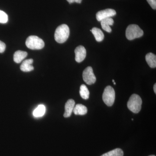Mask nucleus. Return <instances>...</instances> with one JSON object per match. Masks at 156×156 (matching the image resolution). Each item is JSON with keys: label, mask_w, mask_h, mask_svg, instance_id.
Here are the masks:
<instances>
[{"label": "nucleus", "mask_w": 156, "mask_h": 156, "mask_svg": "<svg viewBox=\"0 0 156 156\" xmlns=\"http://www.w3.org/2000/svg\"><path fill=\"white\" fill-rule=\"evenodd\" d=\"M83 77L84 82L88 85H92L96 82V77L91 66H88L85 69L83 72Z\"/></svg>", "instance_id": "6"}, {"label": "nucleus", "mask_w": 156, "mask_h": 156, "mask_svg": "<svg viewBox=\"0 0 156 156\" xmlns=\"http://www.w3.org/2000/svg\"><path fill=\"white\" fill-rule=\"evenodd\" d=\"M131 120H132V121H133V120H134V119H131Z\"/></svg>", "instance_id": "27"}, {"label": "nucleus", "mask_w": 156, "mask_h": 156, "mask_svg": "<svg viewBox=\"0 0 156 156\" xmlns=\"http://www.w3.org/2000/svg\"><path fill=\"white\" fill-rule=\"evenodd\" d=\"M74 113L76 115H86L88 112L87 107L80 104H78L75 105L73 111Z\"/></svg>", "instance_id": "12"}, {"label": "nucleus", "mask_w": 156, "mask_h": 156, "mask_svg": "<svg viewBox=\"0 0 156 156\" xmlns=\"http://www.w3.org/2000/svg\"><path fill=\"white\" fill-rule=\"evenodd\" d=\"M101 23L104 30L107 32H111L112 29L110 27V26L113 25L114 23V20L111 17L103 20L101 21Z\"/></svg>", "instance_id": "11"}, {"label": "nucleus", "mask_w": 156, "mask_h": 156, "mask_svg": "<svg viewBox=\"0 0 156 156\" xmlns=\"http://www.w3.org/2000/svg\"><path fill=\"white\" fill-rule=\"evenodd\" d=\"M114 85H116V83H115V82H114Z\"/></svg>", "instance_id": "24"}, {"label": "nucleus", "mask_w": 156, "mask_h": 156, "mask_svg": "<svg viewBox=\"0 0 156 156\" xmlns=\"http://www.w3.org/2000/svg\"><path fill=\"white\" fill-rule=\"evenodd\" d=\"M45 112L46 107L43 105H40L34 111L33 114L36 118H39L43 116L44 115Z\"/></svg>", "instance_id": "16"}, {"label": "nucleus", "mask_w": 156, "mask_h": 156, "mask_svg": "<svg viewBox=\"0 0 156 156\" xmlns=\"http://www.w3.org/2000/svg\"><path fill=\"white\" fill-rule=\"evenodd\" d=\"M142 101L140 96L136 94L131 95L129 98L127 106L128 108L134 113H138L141 108Z\"/></svg>", "instance_id": "2"}, {"label": "nucleus", "mask_w": 156, "mask_h": 156, "mask_svg": "<svg viewBox=\"0 0 156 156\" xmlns=\"http://www.w3.org/2000/svg\"><path fill=\"white\" fill-rule=\"evenodd\" d=\"M27 56V53L25 51L18 50L14 53V61L17 63H20Z\"/></svg>", "instance_id": "13"}, {"label": "nucleus", "mask_w": 156, "mask_h": 156, "mask_svg": "<svg viewBox=\"0 0 156 156\" xmlns=\"http://www.w3.org/2000/svg\"><path fill=\"white\" fill-rule=\"evenodd\" d=\"M116 14V12L114 9H106L98 12L96 14V19L98 21H101L104 19L113 17Z\"/></svg>", "instance_id": "7"}, {"label": "nucleus", "mask_w": 156, "mask_h": 156, "mask_svg": "<svg viewBox=\"0 0 156 156\" xmlns=\"http://www.w3.org/2000/svg\"><path fill=\"white\" fill-rule=\"evenodd\" d=\"M27 47L33 50H41L44 47L45 44L43 40L36 36H30L26 41Z\"/></svg>", "instance_id": "3"}, {"label": "nucleus", "mask_w": 156, "mask_h": 156, "mask_svg": "<svg viewBox=\"0 0 156 156\" xmlns=\"http://www.w3.org/2000/svg\"><path fill=\"white\" fill-rule=\"evenodd\" d=\"M154 90L155 93H156V84H155L154 86Z\"/></svg>", "instance_id": "23"}, {"label": "nucleus", "mask_w": 156, "mask_h": 156, "mask_svg": "<svg viewBox=\"0 0 156 156\" xmlns=\"http://www.w3.org/2000/svg\"><path fill=\"white\" fill-rule=\"evenodd\" d=\"M75 105V102L72 99L67 101L65 106V112L63 116L65 118H68L71 115L74 108Z\"/></svg>", "instance_id": "9"}, {"label": "nucleus", "mask_w": 156, "mask_h": 156, "mask_svg": "<svg viewBox=\"0 0 156 156\" xmlns=\"http://www.w3.org/2000/svg\"><path fill=\"white\" fill-rule=\"evenodd\" d=\"M147 62L152 68L156 67V56L155 54L152 53H147L145 56Z\"/></svg>", "instance_id": "14"}, {"label": "nucleus", "mask_w": 156, "mask_h": 156, "mask_svg": "<svg viewBox=\"0 0 156 156\" xmlns=\"http://www.w3.org/2000/svg\"><path fill=\"white\" fill-rule=\"evenodd\" d=\"M76 61L78 62H81L85 59L87 55V51L83 46H79L75 50Z\"/></svg>", "instance_id": "8"}, {"label": "nucleus", "mask_w": 156, "mask_h": 156, "mask_svg": "<svg viewBox=\"0 0 156 156\" xmlns=\"http://www.w3.org/2000/svg\"><path fill=\"white\" fill-rule=\"evenodd\" d=\"M124 152L121 149L116 148L103 154L101 156H123Z\"/></svg>", "instance_id": "18"}, {"label": "nucleus", "mask_w": 156, "mask_h": 156, "mask_svg": "<svg viewBox=\"0 0 156 156\" xmlns=\"http://www.w3.org/2000/svg\"><path fill=\"white\" fill-rule=\"evenodd\" d=\"M80 95L81 97L84 99L87 100L89 98V89L85 85H82L80 88Z\"/></svg>", "instance_id": "17"}, {"label": "nucleus", "mask_w": 156, "mask_h": 156, "mask_svg": "<svg viewBox=\"0 0 156 156\" xmlns=\"http://www.w3.org/2000/svg\"><path fill=\"white\" fill-rule=\"evenodd\" d=\"M6 49V45L4 42L0 41V53L5 52Z\"/></svg>", "instance_id": "21"}, {"label": "nucleus", "mask_w": 156, "mask_h": 156, "mask_svg": "<svg viewBox=\"0 0 156 156\" xmlns=\"http://www.w3.org/2000/svg\"><path fill=\"white\" fill-rule=\"evenodd\" d=\"M151 7L154 10L156 9V0H147Z\"/></svg>", "instance_id": "20"}, {"label": "nucleus", "mask_w": 156, "mask_h": 156, "mask_svg": "<svg viewBox=\"0 0 156 156\" xmlns=\"http://www.w3.org/2000/svg\"><path fill=\"white\" fill-rule=\"evenodd\" d=\"M156 156L154 155H150V156Z\"/></svg>", "instance_id": "25"}, {"label": "nucleus", "mask_w": 156, "mask_h": 156, "mask_svg": "<svg viewBox=\"0 0 156 156\" xmlns=\"http://www.w3.org/2000/svg\"><path fill=\"white\" fill-rule=\"evenodd\" d=\"M69 4H72L73 3H77L80 4L82 2V0H66Z\"/></svg>", "instance_id": "22"}, {"label": "nucleus", "mask_w": 156, "mask_h": 156, "mask_svg": "<svg viewBox=\"0 0 156 156\" xmlns=\"http://www.w3.org/2000/svg\"><path fill=\"white\" fill-rule=\"evenodd\" d=\"M33 63V59L32 58L26 59L23 61L20 66V70L24 72L32 71L34 69V66H32Z\"/></svg>", "instance_id": "10"}, {"label": "nucleus", "mask_w": 156, "mask_h": 156, "mask_svg": "<svg viewBox=\"0 0 156 156\" xmlns=\"http://www.w3.org/2000/svg\"><path fill=\"white\" fill-rule=\"evenodd\" d=\"M115 98L114 89L111 86H107L104 91L102 99L107 106H111L113 105Z\"/></svg>", "instance_id": "5"}, {"label": "nucleus", "mask_w": 156, "mask_h": 156, "mask_svg": "<svg viewBox=\"0 0 156 156\" xmlns=\"http://www.w3.org/2000/svg\"><path fill=\"white\" fill-rule=\"evenodd\" d=\"M91 31L94 35L95 40L97 42H101L103 41L104 38V35L100 29L97 27H93L92 30H91Z\"/></svg>", "instance_id": "15"}, {"label": "nucleus", "mask_w": 156, "mask_h": 156, "mask_svg": "<svg viewBox=\"0 0 156 156\" xmlns=\"http://www.w3.org/2000/svg\"><path fill=\"white\" fill-rule=\"evenodd\" d=\"M143 34V31L136 24H131L126 29V38L130 41L140 37Z\"/></svg>", "instance_id": "4"}, {"label": "nucleus", "mask_w": 156, "mask_h": 156, "mask_svg": "<svg viewBox=\"0 0 156 156\" xmlns=\"http://www.w3.org/2000/svg\"><path fill=\"white\" fill-rule=\"evenodd\" d=\"M112 82H113V83H114V82H115V80H112Z\"/></svg>", "instance_id": "26"}, {"label": "nucleus", "mask_w": 156, "mask_h": 156, "mask_svg": "<svg viewBox=\"0 0 156 156\" xmlns=\"http://www.w3.org/2000/svg\"><path fill=\"white\" fill-rule=\"evenodd\" d=\"M8 16L4 11L0 10V23H6L8 21Z\"/></svg>", "instance_id": "19"}, {"label": "nucleus", "mask_w": 156, "mask_h": 156, "mask_svg": "<svg viewBox=\"0 0 156 156\" xmlns=\"http://www.w3.org/2000/svg\"><path fill=\"white\" fill-rule=\"evenodd\" d=\"M69 28L66 24L59 26L55 31L54 38L55 41L59 44H62L67 41L69 36Z\"/></svg>", "instance_id": "1"}]
</instances>
